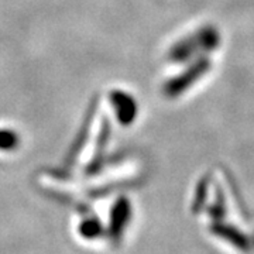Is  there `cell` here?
I'll return each instance as SVG.
<instances>
[{
  "label": "cell",
  "mask_w": 254,
  "mask_h": 254,
  "mask_svg": "<svg viewBox=\"0 0 254 254\" xmlns=\"http://www.w3.org/2000/svg\"><path fill=\"white\" fill-rule=\"evenodd\" d=\"M208 61L206 60H199L195 65H192L187 72L181 73L178 78H174L173 81H170L165 85V92L170 96H178L180 93L184 92L185 88L190 86L193 82L196 81V78H199L200 75L206 72L208 69Z\"/></svg>",
  "instance_id": "obj_1"
},
{
  "label": "cell",
  "mask_w": 254,
  "mask_h": 254,
  "mask_svg": "<svg viewBox=\"0 0 254 254\" xmlns=\"http://www.w3.org/2000/svg\"><path fill=\"white\" fill-rule=\"evenodd\" d=\"M110 100H112V105L116 110L118 119L122 125L127 126L136 119L137 105L133 96L122 91H115L110 95Z\"/></svg>",
  "instance_id": "obj_2"
},
{
  "label": "cell",
  "mask_w": 254,
  "mask_h": 254,
  "mask_svg": "<svg viewBox=\"0 0 254 254\" xmlns=\"http://www.w3.org/2000/svg\"><path fill=\"white\" fill-rule=\"evenodd\" d=\"M78 232L83 239H88V240H92V239H96L99 236L100 232H102V227H100L99 220L96 219H83L81 223H79V227H78Z\"/></svg>",
  "instance_id": "obj_4"
},
{
  "label": "cell",
  "mask_w": 254,
  "mask_h": 254,
  "mask_svg": "<svg viewBox=\"0 0 254 254\" xmlns=\"http://www.w3.org/2000/svg\"><path fill=\"white\" fill-rule=\"evenodd\" d=\"M20 137L10 128H0V151H13L18 147Z\"/></svg>",
  "instance_id": "obj_5"
},
{
  "label": "cell",
  "mask_w": 254,
  "mask_h": 254,
  "mask_svg": "<svg viewBox=\"0 0 254 254\" xmlns=\"http://www.w3.org/2000/svg\"><path fill=\"white\" fill-rule=\"evenodd\" d=\"M130 219V205L126 199H119L115 206L112 208V215H110V233L112 236H120L123 229L126 227V223Z\"/></svg>",
  "instance_id": "obj_3"
}]
</instances>
